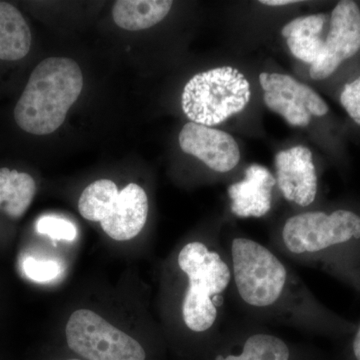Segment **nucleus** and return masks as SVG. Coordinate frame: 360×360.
Returning a JSON list of instances; mask_svg holds the SVG:
<instances>
[{"instance_id":"obj_1","label":"nucleus","mask_w":360,"mask_h":360,"mask_svg":"<svg viewBox=\"0 0 360 360\" xmlns=\"http://www.w3.org/2000/svg\"><path fill=\"white\" fill-rule=\"evenodd\" d=\"M82 87L84 75L75 60L44 59L32 71L14 108V120L28 134H51L63 124Z\"/></svg>"},{"instance_id":"obj_2","label":"nucleus","mask_w":360,"mask_h":360,"mask_svg":"<svg viewBox=\"0 0 360 360\" xmlns=\"http://www.w3.org/2000/svg\"><path fill=\"white\" fill-rule=\"evenodd\" d=\"M231 274L239 297L251 309L284 314L302 292L283 260L266 246L245 238L231 246Z\"/></svg>"},{"instance_id":"obj_3","label":"nucleus","mask_w":360,"mask_h":360,"mask_svg":"<svg viewBox=\"0 0 360 360\" xmlns=\"http://www.w3.org/2000/svg\"><path fill=\"white\" fill-rule=\"evenodd\" d=\"M281 240L295 257L354 260L360 258V215L348 210L300 213L286 220Z\"/></svg>"},{"instance_id":"obj_4","label":"nucleus","mask_w":360,"mask_h":360,"mask_svg":"<svg viewBox=\"0 0 360 360\" xmlns=\"http://www.w3.org/2000/svg\"><path fill=\"white\" fill-rule=\"evenodd\" d=\"M179 265L188 278L182 303L184 323L194 333H205L217 321L219 300L232 279L231 267L217 251L198 241L184 245Z\"/></svg>"},{"instance_id":"obj_5","label":"nucleus","mask_w":360,"mask_h":360,"mask_svg":"<svg viewBox=\"0 0 360 360\" xmlns=\"http://www.w3.org/2000/svg\"><path fill=\"white\" fill-rule=\"evenodd\" d=\"M250 84L231 66L194 75L181 96L182 110L191 122L212 127L241 112L250 103Z\"/></svg>"},{"instance_id":"obj_6","label":"nucleus","mask_w":360,"mask_h":360,"mask_svg":"<svg viewBox=\"0 0 360 360\" xmlns=\"http://www.w3.org/2000/svg\"><path fill=\"white\" fill-rule=\"evenodd\" d=\"M78 210L84 219L101 222L103 231L117 241L129 240L146 224L148 198L135 184L118 191L115 182L99 179L92 182L80 196Z\"/></svg>"},{"instance_id":"obj_7","label":"nucleus","mask_w":360,"mask_h":360,"mask_svg":"<svg viewBox=\"0 0 360 360\" xmlns=\"http://www.w3.org/2000/svg\"><path fill=\"white\" fill-rule=\"evenodd\" d=\"M71 350L87 360H146L143 347L96 312L78 309L66 326Z\"/></svg>"},{"instance_id":"obj_8","label":"nucleus","mask_w":360,"mask_h":360,"mask_svg":"<svg viewBox=\"0 0 360 360\" xmlns=\"http://www.w3.org/2000/svg\"><path fill=\"white\" fill-rule=\"evenodd\" d=\"M259 82L267 108L283 116L292 127H304L311 116H323L328 106L314 89L290 75L264 72Z\"/></svg>"},{"instance_id":"obj_9","label":"nucleus","mask_w":360,"mask_h":360,"mask_svg":"<svg viewBox=\"0 0 360 360\" xmlns=\"http://www.w3.org/2000/svg\"><path fill=\"white\" fill-rule=\"evenodd\" d=\"M359 49V7L349 0L338 2L331 13L330 30L321 54L310 68V77L314 80L326 79Z\"/></svg>"},{"instance_id":"obj_10","label":"nucleus","mask_w":360,"mask_h":360,"mask_svg":"<svg viewBox=\"0 0 360 360\" xmlns=\"http://www.w3.org/2000/svg\"><path fill=\"white\" fill-rule=\"evenodd\" d=\"M179 141L184 153L195 156L214 172H231L240 160L238 142L221 130L189 122L180 131Z\"/></svg>"},{"instance_id":"obj_11","label":"nucleus","mask_w":360,"mask_h":360,"mask_svg":"<svg viewBox=\"0 0 360 360\" xmlns=\"http://www.w3.org/2000/svg\"><path fill=\"white\" fill-rule=\"evenodd\" d=\"M274 163L284 198L300 206L311 205L319 189L311 151L302 146L285 149L277 153Z\"/></svg>"},{"instance_id":"obj_12","label":"nucleus","mask_w":360,"mask_h":360,"mask_svg":"<svg viewBox=\"0 0 360 360\" xmlns=\"http://www.w3.org/2000/svg\"><path fill=\"white\" fill-rule=\"evenodd\" d=\"M276 179L267 168L252 165L245 179L229 187L231 210L238 217H262L271 208L272 189Z\"/></svg>"},{"instance_id":"obj_13","label":"nucleus","mask_w":360,"mask_h":360,"mask_svg":"<svg viewBox=\"0 0 360 360\" xmlns=\"http://www.w3.org/2000/svg\"><path fill=\"white\" fill-rule=\"evenodd\" d=\"M326 20V14H312L295 18L284 26L281 34L288 39V47L296 58L309 65L315 63L323 47L321 33Z\"/></svg>"},{"instance_id":"obj_14","label":"nucleus","mask_w":360,"mask_h":360,"mask_svg":"<svg viewBox=\"0 0 360 360\" xmlns=\"http://www.w3.org/2000/svg\"><path fill=\"white\" fill-rule=\"evenodd\" d=\"M32 47V32L20 11L0 1V60L25 58Z\"/></svg>"},{"instance_id":"obj_15","label":"nucleus","mask_w":360,"mask_h":360,"mask_svg":"<svg viewBox=\"0 0 360 360\" xmlns=\"http://www.w3.org/2000/svg\"><path fill=\"white\" fill-rule=\"evenodd\" d=\"M172 4L170 0H120L112 7V18L122 30L139 32L160 23Z\"/></svg>"},{"instance_id":"obj_16","label":"nucleus","mask_w":360,"mask_h":360,"mask_svg":"<svg viewBox=\"0 0 360 360\" xmlns=\"http://www.w3.org/2000/svg\"><path fill=\"white\" fill-rule=\"evenodd\" d=\"M37 193L34 179L25 172L0 168V208L13 219H20Z\"/></svg>"},{"instance_id":"obj_17","label":"nucleus","mask_w":360,"mask_h":360,"mask_svg":"<svg viewBox=\"0 0 360 360\" xmlns=\"http://www.w3.org/2000/svg\"><path fill=\"white\" fill-rule=\"evenodd\" d=\"M288 345L269 333H257L248 338L238 355H219L215 360H290Z\"/></svg>"},{"instance_id":"obj_18","label":"nucleus","mask_w":360,"mask_h":360,"mask_svg":"<svg viewBox=\"0 0 360 360\" xmlns=\"http://www.w3.org/2000/svg\"><path fill=\"white\" fill-rule=\"evenodd\" d=\"M39 233L49 236L53 240H75L77 236V226L68 220L45 215L37 224Z\"/></svg>"},{"instance_id":"obj_19","label":"nucleus","mask_w":360,"mask_h":360,"mask_svg":"<svg viewBox=\"0 0 360 360\" xmlns=\"http://www.w3.org/2000/svg\"><path fill=\"white\" fill-rule=\"evenodd\" d=\"M22 269L28 278L37 283L53 281L63 272V267L56 260L37 259L32 257L25 258Z\"/></svg>"},{"instance_id":"obj_20","label":"nucleus","mask_w":360,"mask_h":360,"mask_svg":"<svg viewBox=\"0 0 360 360\" xmlns=\"http://www.w3.org/2000/svg\"><path fill=\"white\" fill-rule=\"evenodd\" d=\"M340 103L352 120L360 125V77L345 85L340 94Z\"/></svg>"},{"instance_id":"obj_21","label":"nucleus","mask_w":360,"mask_h":360,"mask_svg":"<svg viewBox=\"0 0 360 360\" xmlns=\"http://www.w3.org/2000/svg\"><path fill=\"white\" fill-rule=\"evenodd\" d=\"M297 0H262L260 4L269 6H290V4H298Z\"/></svg>"},{"instance_id":"obj_22","label":"nucleus","mask_w":360,"mask_h":360,"mask_svg":"<svg viewBox=\"0 0 360 360\" xmlns=\"http://www.w3.org/2000/svg\"><path fill=\"white\" fill-rule=\"evenodd\" d=\"M352 349H354L355 359L360 360V324L356 329V333H355Z\"/></svg>"},{"instance_id":"obj_23","label":"nucleus","mask_w":360,"mask_h":360,"mask_svg":"<svg viewBox=\"0 0 360 360\" xmlns=\"http://www.w3.org/2000/svg\"><path fill=\"white\" fill-rule=\"evenodd\" d=\"M68 360H80V359H68Z\"/></svg>"}]
</instances>
